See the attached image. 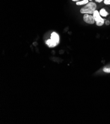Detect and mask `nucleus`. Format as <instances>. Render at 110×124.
I'll return each instance as SVG.
<instances>
[{
  "label": "nucleus",
  "instance_id": "obj_8",
  "mask_svg": "<svg viewBox=\"0 0 110 124\" xmlns=\"http://www.w3.org/2000/svg\"><path fill=\"white\" fill-rule=\"evenodd\" d=\"M103 71L105 73H110V68H104L103 69Z\"/></svg>",
  "mask_w": 110,
  "mask_h": 124
},
{
  "label": "nucleus",
  "instance_id": "obj_4",
  "mask_svg": "<svg viewBox=\"0 0 110 124\" xmlns=\"http://www.w3.org/2000/svg\"><path fill=\"white\" fill-rule=\"evenodd\" d=\"M51 39L53 40V41L56 43L58 44L59 42V37L56 33L53 32L51 34Z\"/></svg>",
  "mask_w": 110,
  "mask_h": 124
},
{
  "label": "nucleus",
  "instance_id": "obj_2",
  "mask_svg": "<svg viewBox=\"0 0 110 124\" xmlns=\"http://www.w3.org/2000/svg\"><path fill=\"white\" fill-rule=\"evenodd\" d=\"M93 17L95 20V21H96V25L97 26H102L104 23V20L103 18L100 16V14L99 12H98V10H95L94 12L93 13Z\"/></svg>",
  "mask_w": 110,
  "mask_h": 124
},
{
  "label": "nucleus",
  "instance_id": "obj_1",
  "mask_svg": "<svg viewBox=\"0 0 110 124\" xmlns=\"http://www.w3.org/2000/svg\"><path fill=\"white\" fill-rule=\"evenodd\" d=\"M96 9V5L93 2L88 3L85 6L81 9L80 12L81 14H92Z\"/></svg>",
  "mask_w": 110,
  "mask_h": 124
},
{
  "label": "nucleus",
  "instance_id": "obj_10",
  "mask_svg": "<svg viewBox=\"0 0 110 124\" xmlns=\"http://www.w3.org/2000/svg\"><path fill=\"white\" fill-rule=\"evenodd\" d=\"M105 23H106V24L107 25H109L110 24V22L109 21H108V20H106V22H105Z\"/></svg>",
  "mask_w": 110,
  "mask_h": 124
},
{
  "label": "nucleus",
  "instance_id": "obj_5",
  "mask_svg": "<svg viewBox=\"0 0 110 124\" xmlns=\"http://www.w3.org/2000/svg\"><path fill=\"white\" fill-rule=\"evenodd\" d=\"M46 44H47V45L49 47H50V48H53V47H54L55 46H56L58 44L57 43L55 42L54 41H53V40H51V39L48 40L47 41V42H46Z\"/></svg>",
  "mask_w": 110,
  "mask_h": 124
},
{
  "label": "nucleus",
  "instance_id": "obj_7",
  "mask_svg": "<svg viewBox=\"0 0 110 124\" xmlns=\"http://www.w3.org/2000/svg\"><path fill=\"white\" fill-rule=\"evenodd\" d=\"M88 3V0H83L82 1H80V2H77L76 3L77 5H85L87 4Z\"/></svg>",
  "mask_w": 110,
  "mask_h": 124
},
{
  "label": "nucleus",
  "instance_id": "obj_11",
  "mask_svg": "<svg viewBox=\"0 0 110 124\" xmlns=\"http://www.w3.org/2000/svg\"><path fill=\"white\" fill-rule=\"evenodd\" d=\"M102 1H103V0H95L96 2H98V3H100V2H101Z\"/></svg>",
  "mask_w": 110,
  "mask_h": 124
},
{
  "label": "nucleus",
  "instance_id": "obj_6",
  "mask_svg": "<svg viewBox=\"0 0 110 124\" xmlns=\"http://www.w3.org/2000/svg\"><path fill=\"white\" fill-rule=\"evenodd\" d=\"M99 13L101 15H102V16H104V17L106 16L107 15H108V13L104 9H102L100 10Z\"/></svg>",
  "mask_w": 110,
  "mask_h": 124
},
{
  "label": "nucleus",
  "instance_id": "obj_3",
  "mask_svg": "<svg viewBox=\"0 0 110 124\" xmlns=\"http://www.w3.org/2000/svg\"><path fill=\"white\" fill-rule=\"evenodd\" d=\"M83 19L84 22H85L87 23H88V24H92L95 22V20L93 16L89 15L88 14H85L84 15Z\"/></svg>",
  "mask_w": 110,
  "mask_h": 124
},
{
  "label": "nucleus",
  "instance_id": "obj_12",
  "mask_svg": "<svg viewBox=\"0 0 110 124\" xmlns=\"http://www.w3.org/2000/svg\"><path fill=\"white\" fill-rule=\"evenodd\" d=\"M72 1H74V2H76H76H78V1H79V0H72Z\"/></svg>",
  "mask_w": 110,
  "mask_h": 124
},
{
  "label": "nucleus",
  "instance_id": "obj_13",
  "mask_svg": "<svg viewBox=\"0 0 110 124\" xmlns=\"http://www.w3.org/2000/svg\"><path fill=\"white\" fill-rule=\"evenodd\" d=\"M88 1H92V0H88Z\"/></svg>",
  "mask_w": 110,
  "mask_h": 124
},
{
  "label": "nucleus",
  "instance_id": "obj_9",
  "mask_svg": "<svg viewBox=\"0 0 110 124\" xmlns=\"http://www.w3.org/2000/svg\"><path fill=\"white\" fill-rule=\"evenodd\" d=\"M104 4L106 5H110V0H104Z\"/></svg>",
  "mask_w": 110,
  "mask_h": 124
}]
</instances>
